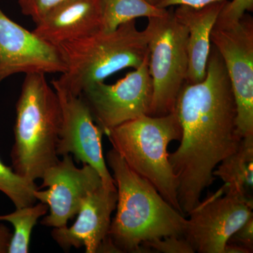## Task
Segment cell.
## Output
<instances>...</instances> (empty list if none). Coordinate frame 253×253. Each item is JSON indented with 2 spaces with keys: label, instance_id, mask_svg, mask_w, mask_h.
Masks as SVG:
<instances>
[{
  "label": "cell",
  "instance_id": "ac0fdd59",
  "mask_svg": "<svg viewBox=\"0 0 253 253\" xmlns=\"http://www.w3.org/2000/svg\"><path fill=\"white\" fill-rule=\"evenodd\" d=\"M48 211V205L41 202L36 205L16 208L14 212L0 215V221H8L14 228L8 253H29L32 231L38 219L46 215Z\"/></svg>",
  "mask_w": 253,
  "mask_h": 253
},
{
  "label": "cell",
  "instance_id": "d4e9b609",
  "mask_svg": "<svg viewBox=\"0 0 253 253\" xmlns=\"http://www.w3.org/2000/svg\"><path fill=\"white\" fill-rule=\"evenodd\" d=\"M12 234L7 226L0 224V253H8Z\"/></svg>",
  "mask_w": 253,
  "mask_h": 253
},
{
  "label": "cell",
  "instance_id": "8fae6325",
  "mask_svg": "<svg viewBox=\"0 0 253 253\" xmlns=\"http://www.w3.org/2000/svg\"><path fill=\"white\" fill-rule=\"evenodd\" d=\"M62 113L56 152L58 156L72 155L75 161L94 168L108 189H116L107 168L102 149L104 131L95 122L89 106L81 96L56 90Z\"/></svg>",
  "mask_w": 253,
  "mask_h": 253
},
{
  "label": "cell",
  "instance_id": "7402d4cb",
  "mask_svg": "<svg viewBox=\"0 0 253 253\" xmlns=\"http://www.w3.org/2000/svg\"><path fill=\"white\" fill-rule=\"evenodd\" d=\"M253 0H233L226 1L217 21L224 23L239 22L246 11H252Z\"/></svg>",
  "mask_w": 253,
  "mask_h": 253
},
{
  "label": "cell",
  "instance_id": "5b68a950",
  "mask_svg": "<svg viewBox=\"0 0 253 253\" xmlns=\"http://www.w3.org/2000/svg\"><path fill=\"white\" fill-rule=\"evenodd\" d=\"M106 135L127 166L183 214L178 201L177 180L168 152L169 143L180 141L181 137L175 113L163 116L144 115L110 129Z\"/></svg>",
  "mask_w": 253,
  "mask_h": 253
},
{
  "label": "cell",
  "instance_id": "8992f818",
  "mask_svg": "<svg viewBox=\"0 0 253 253\" xmlns=\"http://www.w3.org/2000/svg\"><path fill=\"white\" fill-rule=\"evenodd\" d=\"M149 69L153 96L149 116L174 111L176 97L185 83L189 68L188 31L174 12L148 18Z\"/></svg>",
  "mask_w": 253,
  "mask_h": 253
},
{
  "label": "cell",
  "instance_id": "9c48e42d",
  "mask_svg": "<svg viewBox=\"0 0 253 253\" xmlns=\"http://www.w3.org/2000/svg\"><path fill=\"white\" fill-rule=\"evenodd\" d=\"M75 165L72 155L63 156L44 172L42 184L35 197L48 205L49 214L41 221L52 228L66 227L68 221L77 215L82 202L88 194L103 185L97 171L87 164Z\"/></svg>",
  "mask_w": 253,
  "mask_h": 253
},
{
  "label": "cell",
  "instance_id": "9a60e30c",
  "mask_svg": "<svg viewBox=\"0 0 253 253\" xmlns=\"http://www.w3.org/2000/svg\"><path fill=\"white\" fill-rule=\"evenodd\" d=\"M226 1L212 3L200 8L180 5L173 11L176 19L184 25L188 31L189 68L186 83L195 84L206 78L212 45L211 32Z\"/></svg>",
  "mask_w": 253,
  "mask_h": 253
},
{
  "label": "cell",
  "instance_id": "52a82bcc",
  "mask_svg": "<svg viewBox=\"0 0 253 253\" xmlns=\"http://www.w3.org/2000/svg\"><path fill=\"white\" fill-rule=\"evenodd\" d=\"M211 43L219 51L235 97L238 131L253 135V19L245 14L236 23L216 21Z\"/></svg>",
  "mask_w": 253,
  "mask_h": 253
},
{
  "label": "cell",
  "instance_id": "44dd1931",
  "mask_svg": "<svg viewBox=\"0 0 253 253\" xmlns=\"http://www.w3.org/2000/svg\"><path fill=\"white\" fill-rule=\"evenodd\" d=\"M146 251L154 250L156 252L163 253H194L192 246L184 236H169L162 239L147 241L142 244Z\"/></svg>",
  "mask_w": 253,
  "mask_h": 253
},
{
  "label": "cell",
  "instance_id": "3957f363",
  "mask_svg": "<svg viewBox=\"0 0 253 253\" xmlns=\"http://www.w3.org/2000/svg\"><path fill=\"white\" fill-rule=\"evenodd\" d=\"M147 28L139 31L136 20L111 32L102 30L76 41L60 44L66 70L51 82L56 90L81 96L94 83L104 82L126 68H139L149 54Z\"/></svg>",
  "mask_w": 253,
  "mask_h": 253
},
{
  "label": "cell",
  "instance_id": "6da1fadb",
  "mask_svg": "<svg viewBox=\"0 0 253 253\" xmlns=\"http://www.w3.org/2000/svg\"><path fill=\"white\" fill-rule=\"evenodd\" d=\"M174 113L181 127L180 145L169 160L177 180L178 201L183 214L201 203L212 184L219 163L239 149L235 97L222 58L214 45L204 81L184 83Z\"/></svg>",
  "mask_w": 253,
  "mask_h": 253
},
{
  "label": "cell",
  "instance_id": "277c9868",
  "mask_svg": "<svg viewBox=\"0 0 253 253\" xmlns=\"http://www.w3.org/2000/svg\"><path fill=\"white\" fill-rule=\"evenodd\" d=\"M11 168L31 180L42 179L59 161L56 152L62 113L44 73L26 75L16 106Z\"/></svg>",
  "mask_w": 253,
  "mask_h": 253
},
{
  "label": "cell",
  "instance_id": "ffe728a7",
  "mask_svg": "<svg viewBox=\"0 0 253 253\" xmlns=\"http://www.w3.org/2000/svg\"><path fill=\"white\" fill-rule=\"evenodd\" d=\"M70 0H18L23 14L30 16L36 24Z\"/></svg>",
  "mask_w": 253,
  "mask_h": 253
},
{
  "label": "cell",
  "instance_id": "5bb4252c",
  "mask_svg": "<svg viewBox=\"0 0 253 253\" xmlns=\"http://www.w3.org/2000/svg\"><path fill=\"white\" fill-rule=\"evenodd\" d=\"M101 30V0H70L36 24L33 33L58 46Z\"/></svg>",
  "mask_w": 253,
  "mask_h": 253
},
{
  "label": "cell",
  "instance_id": "ba28073f",
  "mask_svg": "<svg viewBox=\"0 0 253 253\" xmlns=\"http://www.w3.org/2000/svg\"><path fill=\"white\" fill-rule=\"evenodd\" d=\"M149 61V54L139 68L115 84L94 83L82 93L95 122L104 134L123 123L149 115L153 83Z\"/></svg>",
  "mask_w": 253,
  "mask_h": 253
},
{
  "label": "cell",
  "instance_id": "7a4b0ae2",
  "mask_svg": "<svg viewBox=\"0 0 253 253\" xmlns=\"http://www.w3.org/2000/svg\"><path fill=\"white\" fill-rule=\"evenodd\" d=\"M106 164L118 193L116 214L107 240L116 253H144L142 244L166 236H184L187 219L149 181L132 170L112 149Z\"/></svg>",
  "mask_w": 253,
  "mask_h": 253
},
{
  "label": "cell",
  "instance_id": "7c38bea8",
  "mask_svg": "<svg viewBox=\"0 0 253 253\" xmlns=\"http://www.w3.org/2000/svg\"><path fill=\"white\" fill-rule=\"evenodd\" d=\"M59 48L14 22L0 9V84L17 73H63Z\"/></svg>",
  "mask_w": 253,
  "mask_h": 253
},
{
  "label": "cell",
  "instance_id": "30bf717a",
  "mask_svg": "<svg viewBox=\"0 0 253 253\" xmlns=\"http://www.w3.org/2000/svg\"><path fill=\"white\" fill-rule=\"evenodd\" d=\"M253 202L223 187L189 213L184 237L199 253H224L231 236L253 216Z\"/></svg>",
  "mask_w": 253,
  "mask_h": 253
},
{
  "label": "cell",
  "instance_id": "2e32d148",
  "mask_svg": "<svg viewBox=\"0 0 253 253\" xmlns=\"http://www.w3.org/2000/svg\"><path fill=\"white\" fill-rule=\"evenodd\" d=\"M213 174L224 181V194L253 202V135L243 138L239 149L223 160Z\"/></svg>",
  "mask_w": 253,
  "mask_h": 253
},
{
  "label": "cell",
  "instance_id": "484cf974",
  "mask_svg": "<svg viewBox=\"0 0 253 253\" xmlns=\"http://www.w3.org/2000/svg\"><path fill=\"white\" fill-rule=\"evenodd\" d=\"M149 2L151 3V4H153L154 5H156V1H157V0H147Z\"/></svg>",
  "mask_w": 253,
  "mask_h": 253
},
{
  "label": "cell",
  "instance_id": "603a6c76",
  "mask_svg": "<svg viewBox=\"0 0 253 253\" xmlns=\"http://www.w3.org/2000/svg\"><path fill=\"white\" fill-rule=\"evenodd\" d=\"M227 244H235L247 249L250 253L253 251V216L249 218L237 231L231 236Z\"/></svg>",
  "mask_w": 253,
  "mask_h": 253
},
{
  "label": "cell",
  "instance_id": "4fadbf2b",
  "mask_svg": "<svg viewBox=\"0 0 253 253\" xmlns=\"http://www.w3.org/2000/svg\"><path fill=\"white\" fill-rule=\"evenodd\" d=\"M117 201V189L100 186L83 200L74 224L70 227L53 228L51 237L65 251L84 247L86 253H99L109 235Z\"/></svg>",
  "mask_w": 253,
  "mask_h": 253
},
{
  "label": "cell",
  "instance_id": "d6986e66",
  "mask_svg": "<svg viewBox=\"0 0 253 253\" xmlns=\"http://www.w3.org/2000/svg\"><path fill=\"white\" fill-rule=\"evenodd\" d=\"M38 189L35 181L20 176L0 158V191L11 200L16 208L36 204L34 194Z\"/></svg>",
  "mask_w": 253,
  "mask_h": 253
},
{
  "label": "cell",
  "instance_id": "e0dca14e",
  "mask_svg": "<svg viewBox=\"0 0 253 253\" xmlns=\"http://www.w3.org/2000/svg\"><path fill=\"white\" fill-rule=\"evenodd\" d=\"M168 11L147 0H101V30L113 31L136 18L161 17Z\"/></svg>",
  "mask_w": 253,
  "mask_h": 253
},
{
  "label": "cell",
  "instance_id": "cb8c5ba5",
  "mask_svg": "<svg viewBox=\"0 0 253 253\" xmlns=\"http://www.w3.org/2000/svg\"><path fill=\"white\" fill-rule=\"evenodd\" d=\"M223 1L226 0H157L156 6L162 9H168L169 6L175 5H185L191 7L200 8L212 3Z\"/></svg>",
  "mask_w": 253,
  "mask_h": 253
}]
</instances>
